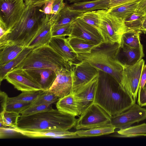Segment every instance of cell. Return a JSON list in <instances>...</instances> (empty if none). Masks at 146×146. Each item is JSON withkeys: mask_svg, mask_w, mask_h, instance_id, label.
I'll list each match as a JSON object with an SVG mask.
<instances>
[{"mask_svg": "<svg viewBox=\"0 0 146 146\" xmlns=\"http://www.w3.org/2000/svg\"><path fill=\"white\" fill-rule=\"evenodd\" d=\"M94 103L111 117L127 110L135 102L130 93L113 78L99 76Z\"/></svg>", "mask_w": 146, "mask_h": 146, "instance_id": "1", "label": "cell"}, {"mask_svg": "<svg viewBox=\"0 0 146 146\" xmlns=\"http://www.w3.org/2000/svg\"><path fill=\"white\" fill-rule=\"evenodd\" d=\"M19 21L0 38V49L8 45L27 47L42 26L46 15L42 7L26 6Z\"/></svg>", "mask_w": 146, "mask_h": 146, "instance_id": "2", "label": "cell"}, {"mask_svg": "<svg viewBox=\"0 0 146 146\" xmlns=\"http://www.w3.org/2000/svg\"><path fill=\"white\" fill-rule=\"evenodd\" d=\"M120 48L121 45L117 43H103L93 49L90 53L78 54L76 60L88 62L98 71L109 74L120 84L123 64L117 58Z\"/></svg>", "mask_w": 146, "mask_h": 146, "instance_id": "3", "label": "cell"}, {"mask_svg": "<svg viewBox=\"0 0 146 146\" xmlns=\"http://www.w3.org/2000/svg\"><path fill=\"white\" fill-rule=\"evenodd\" d=\"M75 116L52 109L30 115H20L17 128L28 130L56 128L68 130L76 125Z\"/></svg>", "mask_w": 146, "mask_h": 146, "instance_id": "4", "label": "cell"}, {"mask_svg": "<svg viewBox=\"0 0 146 146\" xmlns=\"http://www.w3.org/2000/svg\"><path fill=\"white\" fill-rule=\"evenodd\" d=\"M71 67L49 45H46L33 49L16 68L25 70L46 68L56 72L62 68Z\"/></svg>", "mask_w": 146, "mask_h": 146, "instance_id": "5", "label": "cell"}, {"mask_svg": "<svg viewBox=\"0 0 146 146\" xmlns=\"http://www.w3.org/2000/svg\"><path fill=\"white\" fill-rule=\"evenodd\" d=\"M99 17L98 30L106 44H121L123 34L128 30L124 21L110 14L107 9L96 11Z\"/></svg>", "mask_w": 146, "mask_h": 146, "instance_id": "6", "label": "cell"}, {"mask_svg": "<svg viewBox=\"0 0 146 146\" xmlns=\"http://www.w3.org/2000/svg\"><path fill=\"white\" fill-rule=\"evenodd\" d=\"M80 115L74 127L77 130L88 129L110 124V117L95 103Z\"/></svg>", "mask_w": 146, "mask_h": 146, "instance_id": "7", "label": "cell"}, {"mask_svg": "<svg viewBox=\"0 0 146 146\" xmlns=\"http://www.w3.org/2000/svg\"><path fill=\"white\" fill-rule=\"evenodd\" d=\"M24 0H0V23L8 30L19 21L26 7Z\"/></svg>", "mask_w": 146, "mask_h": 146, "instance_id": "8", "label": "cell"}, {"mask_svg": "<svg viewBox=\"0 0 146 146\" xmlns=\"http://www.w3.org/2000/svg\"><path fill=\"white\" fill-rule=\"evenodd\" d=\"M144 64V60L142 59L132 66L123 65L122 80L120 85L130 93L135 102L137 99L141 76Z\"/></svg>", "mask_w": 146, "mask_h": 146, "instance_id": "9", "label": "cell"}, {"mask_svg": "<svg viewBox=\"0 0 146 146\" xmlns=\"http://www.w3.org/2000/svg\"><path fill=\"white\" fill-rule=\"evenodd\" d=\"M146 119V108L135 103L125 111L110 117V124L119 129H124L131 125Z\"/></svg>", "mask_w": 146, "mask_h": 146, "instance_id": "10", "label": "cell"}, {"mask_svg": "<svg viewBox=\"0 0 146 146\" xmlns=\"http://www.w3.org/2000/svg\"><path fill=\"white\" fill-rule=\"evenodd\" d=\"M5 79L22 92L42 90L40 85L23 69L16 68L8 73Z\"/></svg>", "mask_w": 146, "mask_h": 146, "instance_id": "11", "label": "cell"}, {"mask_svg": "<svg viewBox=\"0 0 146 146\" xmlns=\"http://www.w3.org/2000/svg\"><path fill=\"white\" fill-rule=\"evenodd\" d=\"M99 76L71 91L77 105L79 115L94 103Z\"/></svg>", "mask_w": 146, "mask_h": 146, "instance_id": "12", "label": "cell"}, {"mask_svg": "<svg viewBox=\"0 0 146 146\" xmlns=\"http://www.w3.org/2000/svg\"><path fill=\"white\" fill-rule=\"evenodd\" d=\"M56 77L47 90L53 93L60 99L70 93L73 87V76L71 68H62L56 72Z\"/></svg>", "mask_w": 146, "mask_h": 146, "instance_id": "13", "label": "cell"}, {"mask_svg": "<svg viewBox=\"0 0 146 146\" xmlns=\"http://www.w3.org/2000/svg\"><path fill=\"white\" fill-rule=\"evenodd\" d=\"M70 65L73 66L71 68L73 80L72 91L99 75V71L85 60L77 63L72 62Z\"/></svg>", "mask_w": 146, "mask_h": 146, "instance_id": "14", "label": "cell"}, {"mask_svg": "<svg viewBox=\"0 0 146 146\" xmlns=\"http://www.w3.org/2000/svg\"><path fill=\"white\" fill-rule=\"evenodd\" d=\"M69 36L79 37L98 45L104 43L103 37L98 29L85 23L80 18L72 23Z\"/></svg>", "mask_w": 146, "mask_h": 146, "instance_id": "15", "label": "cell"}, {"mask_svg": "<svg viewBox=\"0 0 146 146\" xmlns=\"http://www.w3.org/2000/svg\"><path fill=\"white\" fill-rule=\"evenodd\" d=\"M14 129L20 134L33 138L68 139L69 135L76 133L75 132H70L68 130L56 128L34 130L23 129L17 128Z\"/></svg>", "mask_w": 146, "mask_h": 146, "instance_id": "16", "label": "cell"}, {"mask_svg": "<svg viewBox=\"0 0 146 146\" xmlns=\"http://www.w3.org/2000/svg\"><path fill=\"white\" fill-rule=\"evenodd\" d=\"M65 36H53L49 45L68 64L76 59L77 54L74 52L69 45Z\"/></svg>", "mask_w": 146, "mask_h": 146, "instance_id": "17", "label": "cell"}, {"mask_svg": "<svg viewBox=\"0 0 146 146\" xmlns=\"http://www.w3.org/2000/svg\"><path fill=\"white\" fill-rule=\"evenodd\" d=\"M42 24L27 47L33 49L49 45L51 38L52 24L49 21L50 16L46 15Z\"/></svg>", "mask_w": 146, "mask_h": 146, "instance_id": "18", "label": "cell"}, {"mask_svg": "<svg viewBox=\"0 0 146 146\" xmlns=\"http://www.w3.org/2000/svg\"><path fill=\"white\" fill-rule=\"evenodd\" d=\"M25 70L45 91L48 90L56 77V72L51 69L42 68Z\"/></svg>", "mask_w": 146, "mask_h": 146, "instance_id": "19", "label": "cell"}, {"mask_svg": "<svg viewBox=\"0 0 146 146\" xmlns=\"http://www.w3.org/2000/svg\"><path fill=\"white\" fill-rule=\"evenodd\" d=\"M110 6V0H92L74 3L69 7L72 9L85 13L96 10L108 9Z\"/></svg>", "mask_w": 146, "mask_h": 146, "instance_id": "20", "label": "cell"}, {"mask_svg": "<svg viewBox=\"0 0 146 146\" xmlns=\"http://www.w3.org/2000/svg\"><path fill=\"white\" fill-rule=\"evenodd\" d=\"M84 13L72 9L69 6L66 5L58 15L52 25V31L58 27L72 23Z\"/></svg>", "mask_w": 146, "mask_h": 146, "instance_id": "21", "label": "cell"}, {"mask_svg": "<svg viewBox=\"0 0 146 146\" xmlns=\"http://www.w3.org/2000/svg\"><path fill=\"white\" fill-rule=\"evenodd\" d=\"M59 110L75 117L79 115L77 105L73 93L59 99L56 104Z\"/></svg>", "mask_w": 146, "mask_h": 146, "instance_id": "22", "label": "cell"}, {"mask_svg": "<svg viewBox=\"0 0 146 146\" xmlns=\"http://www.w3.org/2000/svg\"><path fill=\"white\" fill-rule=\"evenodd\" d=\"M67 39L71 48L77 54L90 53L93 49L100 45L76 37L69 36Z\"/></svg>", "mask_w": 146, "mask_h": 146, "instance_id": "23", "label": "cell"}, {"mask_svg": "<svg viewBox=\"0 0 146 146\" xmlns=\"http://www.w3.org/2000/svg\"><path fill=\"white\" fill-rule=\"evenodd\" d=\"M33 48L25 47L15 58L6 64L0 66V82L4 79L9 72L16 68L26 58Z\"/></svg>", "mask_w": 146, "mask_h": 146, "instance_id": "24", "label": "cell"}, {"mask_svg": "<svg viewBox=\"0 0 146 146\" xmlns=\"http://www.w3.org/2000/svg\"><path fill=\"white\" fill-rule=\"evenodd\" d=\"M140 1L119 5L107 10L111 15L124 21L136 11L137 7Z\"/></svg>", "mask_w": 146, "mask_h": 146, "instance_id": "25", "label": "cell"}, {"mask_svg": "<svg viewBox=\"0 0 146 146\" xmlns=\"http://www.w3.org/2000/svg\"><path fill=\"white\" fill-rule=\"evenodd\" d=\"M25 47L21 45H7L0 49V66L4 65L17 57Z\"/></svg>", "mask_w": 146, "mask_h": 146, "instance_id": "26", "label": "cell"}, {"mask_svg": "<svg viewBox=\"0 0 146 146\" xmlns=\"http://www.w3.org/2000/svg\"><path fill=\"white\" fill-rule=\"evenodd\" d=\"M142 32L129 30L122 35L121 39V48L127 47L131 48H140L143 47L141 44L139 35Z\"/></svg>", "mask_w": 146, "mask_h": 146, "instance_id": "27", "label": "cell"}, {"mask_svg": "<svg viewBox=\"0 0 146 146\" xmlns=\"http://www.w3.org/2000/svg\"><path fill=\"white\" fill-rule=\"evenodd\" d=\"M116 128L111 125L94 127L86 130H78L75 133L81 137L108 135L114 132Z\"/></svg>", "mask_w": 146, "mask_h": 146, "instance_id": "28", "label": "cell"}, {"mask_svg": "<svg viewBox=\"0 0 146 146\" xmlns=\"http://www.w3.org/2000/svg\"><path fill=\"white\" fill-rule=\"evenodd\" d=\"M126 56L125 63L123 65H133L142 59L144 56L143 47L140 48H131L127 47L121 48Z\"/></svg>", "mask_w": 146, "mask_h": 146, "instance_id": "29", "label": "cell"}, {"mask_svg": "<svg viewBox=\"0 0 146 146\" xmlns=\"http://www.w3.org/2000/svg\"><path fill=\"white\" fill-rule=\"evenodd\" d=\"M20 116L19 113L6 110L1 112L0 127L17 128L18 120Z\"/></svg>", "mask_w": 146, "mask_h": 146, "instance_id": "30", "label": "cell"}, {"mask_svg": "<svg viewBox=\"0 0 146 146\" xmlns=\"http://www.w3.org/2000/svg\"><path fill=\"white\" fill-rule=\"evenodd\" d=\"M45 91L41 90L37 91L22 92L16 96L12 98L8 97L7 104L16 102L31 103Z\"/></svg>", "mask_w": 146, "mask_h": 146, "instance_id": "31", "label": "cell"}, {"mask_svg": "<svg viewBox=\"0 0 146 146\" xmlns=\"http://www.w3.org/2000/svg\"><path fill=\"white\" fill-rule=\"evenodd\" d=\"M117 132L121 137H124L146 136V123L119 129Z\"/></svg>", "mask_w": 146, "mask_h": 146, "instance_id": "32", "label": "cell"}, {"mask_svg": "<svg viewBox=\"0 0 146 146\" xmlns=\"http://www.w3.org/2000/svg\"><path fill=\"white\" fill-rule=\"evenodd\" d=\"M144 18L141 14L135 12L124 20L129 30L142 31L141 28Z\"/></svg>", "mask_w": 146, "mask_h": 146, "instance_id": "33", "label": "cell"}, {"mask_svg": "<svg viewBox=\"0 0 146 146\" xmlns=\"http://www.w3.org/2000/svg\"><path fill=\"white\" fill-rule=\"evenodd\" d=\"M59 99L53 93L46 91L31 103L30 106L52 104L58 101Z\"/></svg>", "mask_w": 146, "mask_h": 146, "instance_id": "34", "label": "cell"}, {"mask_svg": "<svg viewBox=\"0 0 146 146\" xmlns=\"http://www.w3.org/2000/svg\"><path fill=\"white\" fill-rule=\"evenodd\" d=\"M80 18L85 23L98 29L100 19L96 11L84 13Z\"/></svg>", "mask_w": 146, "mask_h": 146, "instance_id": "35", "label": "cell"}, {"mask_svg": "<svg viewBox=\"0 0 146 146\" xmlns=\"http://www.w3.org/2000/svg\"><path fill=\"white\" fill-rule=\"evenodd\" d=\"M52 104L29 106L21 113V115H30L53 109Z\"/></svg>", "mask_w": 146, "mask_h": 146, "instance_id": "36", "label": "cell"}, {"mask_svg": "<svg viewBox=\"0 0 146 146\" xmlns=\"http://www.w3.org/2000/svg\"><path fill=\"white\" fill-rule=\"evenodd\" d=\"M30 103L20 102L7 104L6 110L9 111L15 112L19 114L29 106Z\"/></svg>", "mask_w": 146, "mask_h": 146, "instance_id": "37", "label": "cell"}, {"mask_svg": "<svg viewBox=\"0 0 146 146\" xmlns=\"http://www.w3.org/2000/svg\"><path fill=\"white\" fill-rule=\"evenodd\" d=\"M65 5L63 0H53L52 7V14L49 18V21L52 24L58 14Z\"/></svg>", "mask_w": 146, "mask_h": 146, "instance_id": "38", "label": "cell"}, {"mask_svg": "<svg viewBox=\"0 0 146 146\" xmlns=\"http://www.w3.org/2000/svg\"><path fill=\"white\" fill-rule=\"evenodd\" d=\"M72 24L58 27L52 31V37L56 36H69L71 34Z\"/></svg>", "mask_w": 146, "mask_h": 146, "instance_id": "39", "label": "cell"}, {"mask_svg": "<svg viewBox=\"0 0 146 146\" xmlns=\"http://www.w3.org/2000/svg\"><path fill=\"white\" fill-rule=\"evenodd\" d=\"M20 134L14 128L9 127H0V138L4 139L12 138Z\"/></svg>", "mask_w": 146, "mask_h": 146, "instance_id": "40", "label": "cell"}, {"mask_svg": "<svg viewBox=\"0 0 146 146\" xmlns=\"http://www.w3.org/2000/svg\"><path fill=\"white\" fill-rule=\"evenodd\" d=\"M138 94V104L141 107L146 106V87L139 89Z\"/></svg>", "mask_w": 146, "mask_h": 146, "instance_id": "41", "label": "cell"}, {"mask_svg": "<svg viewBox=\"0 0 146 146\" xmlns=\"http://www.w3.org/2000/svg\"><path fill=\"white\" fill-rule=\"evenodd\" d=\"M8 97L7 94L4 92L0 91V100L1 105L0 112L6 110L7 104Z\"/></svg>", "mask_w": 146, "mask_h": 146, "instance_id": "42", "label": "cell"}, {"mask_svg": "<svg viewBox=\"0 0 146 146\" xmlns=\"http://www.w3.org/2000/svg\"><path fill=\"white\" fill-rule=\"evenodd\" d=\"M53 0H49L43 6L42 10L46 15L50 17L52 14V7Z\"/></svg>", "mask_w": 146, "mask_h": 146, "instance_id": "43", "label": "cell"}, {"mask_svg": "<svg viewBox=\"0 0 146 146\" xmlns=\"http://www.w3.org/2000/svg\"><path fill=\"white\" fill-rule=\"evenodd\" d=\"M141 0H110V8Z\"/></svg>", "mask_w": 146, "mask_h": 146, "instance_id": "44", "label": "cell"}, {"mask_svg": "<svg viewBox=\"0 0 146 146\" xmlns=\"http://www.w3.org/2000/svg\"><path fill=\"white\" fill-rule=\"evenodd\" d=\"M49 0H24L26 6L31 5L36 7H42Z\"/></svg>", "mask_w": 146, "mask_h": 146, "instance_id": "45", "label": "cell"}, {"mask_svg": "<svg viewBox=\"0 0 146 146\" xmlns=\"http://www.w3.org/2000/svg\"><path fill=\"white\" fill-rule=\"evenodd\" d=\"M135 12L143 16L146 14V0H141L139 2Z\"/></svg>", "mask_w": 146, "mask_h": 146, "instance_id": "46", "label": "cell"}, {"mask_svg": "<svg viewBox=\"0 0 146 146\" xmlns=\"http://www.w3.org/2000/svg\"><path fill=\"white\" fill-rule=\"evenodd\" d=\"M146 82V65H144L142 72L139 84V89L143 87Z\"/></svg>", "mask_w": 146, "mask_h": 146, "instance_id": "47", "label": "cell"}, {"mask_svg": "<svg viewBox=\"0 0 146 146\" xmlns=\"http://www.w3.org/2000/svg\"><path fill=\"white\" fill-rule=\"evenodd\" d=\"M7 31V30L4 25L0 23V38L4 36Z\"/></svg>", "mask_w": 146, "mask_h": 146, "instance_id": "48", "label": "cell"}, {"mask_svg": "<svg viewBox=\"0 0 146 146\" xmlns=\"http://www.w3.org/2000/svg\"><path fill=\"white\" fill-rule=\"evenodd\" d=\"M141 30L142 32L145 33H146V14L144 16V18L142 22Z\"/></svg>", "mask_w": 146, "mask_h": 146, "instance_id": "49", "label": "cell"}, {"mask_svg": "<svg viewBox=\"0 0 146 146\" xmlns=\"http://www.w3.org/2000/svg\"><path fill=\"white\" fill-rule=\"evenodd\" d=\"M88 0H69V3H74L76 2L88 1Z\"/></svg>", "mask_w": 146, "mask_h": 146, "instance_id": "50", "label": "cell"}, {"mask_svg": "<svg viewBox=\"0 0 146 146\" xmlns=\"http://www.w3.org/2000/svg\"><path fill=\"white\" fill-rule=\"evenodd\" d=\"M143 87L144 88L146 87V82L144 86Z\"/></svg>", "mask_w": 146, "mask_h": 146, "instance_id": "51", "label": "cell"}, {"mask_svg": "<svg viewBox=\"0 0 146 146\" xmlns=\"http://www.w3.org/2000/svg\"></svg>", "mask_w": 146, "mask_h": 146, "instance_id": "52", "label": "cell"}, {"mask_svg": "<svg viewBox=\"0 0 146 146\" xmlns=\"http://www.w3.org/2000/svg\"></svg>", "mask_w": 146, "mask_h": 146, "instance_id": "53", "label": "cell"}]
</instances>
